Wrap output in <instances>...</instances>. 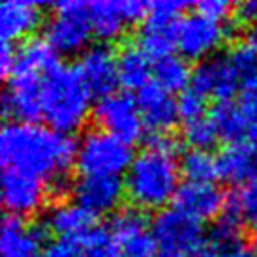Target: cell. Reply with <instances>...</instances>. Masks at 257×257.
I'll return each mask as SVG.
<instances>
[{
  "label": "cell",
  "mask_w": 257,
  "mask_h": 257,
  "mask_svg": "<svg viewBox=\"0 0 257 257\" xmlns=\"http://www.w3.org/2000/svg\"><path fill=\"white\" fill-rule=\"evenodd\" d=\"M250 143L251 147L257 150V132H253V134H250Z\"/></svg>",
  "instance_id": "obj_42"
},
{
  "label": "cell",
  "mask_w": 257,
  "mask_h": 257,
  "mask_svg": "<svg viewBox=\"0 0 257 257\" xmlns=\"http://www.w3.org/2000/svg\"><path fill=\"white\" fill-rule=\"evenodd\" d=\"M251 251L257 255V227H255V231L251 233Z\"/></svg>",
  "instance_id": "obj_41"
},
{
  "label": "cell",
  "mask_w": 257,
  "mask_h": 257,
  "mask_svg": "<svg viewBox=\"0 0 257 257\" xmlns=\"http://www.w3.org/2000/svg\"><path fill=\"white\" fill-rule=\"evenodd\" d=\"M180 171L190 182H212L218 177V158L210 150L190 149L180 160Z\"/></svg>",
  "instance_id": "obj_29"
},
{
  "label": "cell",
  "mask_w": 257,
  "mask_h": 257,
  "mask_svg": "<svg viewBox=\"0 0 257 257\" xmlns=\"http://www.w3.org/2000/svg\"><path fill=\"white\" fill-rule=\"evenodd\" d=\"M14 66H15V47L12 43L2 42V47H0V73H2V77L6 79L12 77Z\"/></svg>",
  "instance_id": "obj_36"
},
{
  "label": "cell",
  "mask_w": 257,
  "mask_h": 257,
  "mask_svg": "<svg viewBox=\"0 0 257 257\" xmlns=\"http://www.w3.org/2000/svg\"><path fill=\"white\" fill-rule=\"evenodd\" d=\"M57 51L47 40L30 38L15 47V66L12 75H43L57 66Z\"/></svg>",
  "instance_id": "obj_24"
},
{
  "label": "cell",
  "mask_w": 257,
  "mask_h": 257,
  "mask_svg": "<svg viewBox=\"0 0 257 257\" xmlns=\"http://www.w3.org/2000/svg\"><path fill=\"white\" fill-rule=\"evenodd\" d=\"M72 192L77 205L92 216H103L120 207L126 186L120 177H81Z\"/></svg>",
  "instance_id": "obj_17"
},
{
  "label": "cell",
  "mask_w": 257,
  "mask_h": 257,
  "mask_svg": "<svg viewBox=\"0 0 257 257\" xmlns=\"http://www.w3.org/2000/svg\"><path fill=\"white\" fill-rule=\"evenodd\" d=\"M233 197L244 220L257 227V182L246 184L238 193H233Z\"/></svg>",
  "instance_id": "obj_34"
},
{
  "label": "cell",
  "mask_w": 257,
  "mask_h": 257,
  "mask_svg": "<svg viewBox=\"0 0 257 257\" xmlns=\"http://www.w3.org/2000/svg\"><path fill=\"white\" fill-rule=\"evenodd\" d=\"M238 17L240 21L248 23V25H257V0H248V2H242L238 6Z\"/></svg>",
  "instance_id": "obj_37"
},
{
  "label": "cell",
  "mask_w": 257,
  "mask_h": 257,
  "mask_svg": "<svg viewBox=\"0 0 257 257\" xmlns=\"http://www.w3.org/2000/svg\"><path fill=\"white\" fill-rule=\"evenodd\" d=\"M244 218L240 214V210L236 207L235 197L227 195V203L223 212L218 216L214 227H212V246H216L218 250L227 255L233 250L240 248V238H242V229H244Z\"/></svg>",
  "instance_id": "obj_26"
},
{
  "label": "cell",
  "mask_w": 257,
  "mask_h": 257,
  "mask_svg": "<svg viewBox=\"0 0 257 257\" xmlns=\"http://www.w3.org/2000/svg\"><path fill=\"white\" fill-rule=\"evenodd\" d=\"M227 38L223 23H216L201 14L184 15L177 30V49L186 60H205L216 55Z\"/></svg>",
  "instance_id": "obj_9"
},
{
  "label": "cell",
  "mask_w": 257,
  "mask_h": 257,
  "mask_svg": "<svg viewBox=\"0 0 257 257\" xmlns=\"http://www.w3.org/2000/svg\"><path fill=\"white\" fill-rule=\"evenodd\" d=\"M75 68L92 96L103 98L114 92L118 83V55L107 43L90 45L85 53H81Z\"/></svg>",
  "instance_id": "obj_12"
},
{
  "label": "cell",
  "mask_w": 257,
  "mask_h": 257,
  "mask_svg": "<svg viewBox=\"0 0 257 257\" xmlns=\"http://www.w3.org/2000/svg\"><path fill=\"white\" fill-rule=\"evenodd\" d=\"M218 177L233 184L257 182V150L251 143L229 145L218 156Z\"/></svg>",
  "instance_id": "obj_22"
},
{
  "label": "cell",
  "mask_w": 257,
  "mask_h": 257,
  "mask_svg": "<svg viewBox=\"0 0 257 257\" xmlns=\"http://www.w3.org/2000/svg\"><path fill=\"white\" fill-rule=\"evenodd\" d=\"M45 235V225H29L23 218L6 216L0 233V253L2 257H38Z\"/></svg>",
  "instance_id": "obj_20"
},
{
  "label": "cell",
  "mask_w": 257,
  "mask_h": 257,
  "mask_svg": "<svg viewBox=\"0 0 257 257\" xmlns=\"http://www.w3.org/2000/svg\"><path fill=\"white\" fill-rule=\"evenodd\" d=\"M177 107H179L180 120L190 122L195 118L205 116V109H207V98L201 92H197L193 86L186 88L184 92L179 94L177 98Z\"/></svg>",
  "instance_id": "obj_31"
},
{
  "label": "cell",
  "mask_w": 257,
  "mask_h": 257,
  "mask_svg": "<svg viewBox=\"0 0 257 257\" xmlns=\"http://www.w3.org/2000/svg\"><path fill=\"white\" fill-rule=\"evenodd\" d=\"M195 12L216 23H223L225 19H229V15L233 12V4L225 0H203L195 6Z\"/></svg>",
  "instance_id": "obj_35"
},
{
  "label": "cell",
  "mask_w": 257,
  "mask_h": 257,
  "mask_svg": "<svg viewBox=\"0 0 257 257\" xmlns=\"http://www.w3.org/2000/svg\"><path fill=\"white\" fill-rule=\"evenodd\" d=\"M147 12L149 4L139 0H100L88 4L92 32L105 42L120 38L130 25L147 17Z\"/></svg>",
  "instance_id": "obj_10"
},
{
  "label": "cell",
  "mask_w": 257,
  "mask_h": 257,
  "mask_svg": "<svg viewBox=\"0 0 257 257\" xmlns=\"http://www.w3.org/2000/svg\"><path fill=\"white\" fill-rule=\"evenodd\" d=\"M109 231L122 257H154V251H158L149 221L139 208L116 212Z\"/></svg>",
  "instance_id": "obj_14"
},
{
  "label": "cell",
  "mask_w": 257,
  "mask_h": 257,
  "mask_svg": "<svg viewBox=\"0 0 257 257\" xmlns=\"http://www.w3.org/2000/svg\"><path fill=\"white\" fill-rule=\"evenodd\" d=\"M246 43L257 53V25H253V27L250 29V32H248V42Z\"/></svg>",
  "instance_id": "obj_40"
},
{
  "label": "cell",
  "mask_w": 257,
  "mask_h": 257,
  "mask_svg": "<svg viewBox=\"0 0 257 257\" xmlns=\"http://www.w3.org/2000/svg\"><path fill=\"white\" fill-rule=\"evenodd\" d=\"M210 120L218 132V137L229 145L244 143V139L250 134V126L244 118L242 111L231 101L216 103L210 111Z\"/></svg>",
  "instance_id": "obj_27"
},
{
  "label": "cell",
  "mask_w": 257,
  "mask_h": 257,
  "mask_svg": "<svg viewBox=\"0 0 257 257\" xmlns=\"http://www.w3.org/2000/svg\"><path fill=\"white\" fill-rule=\"evenodd\" d=\"M43 257H122L111 231L103 227L88 229L73 238H58L49 244Z\"/></svg>",
  "instance_id": "obj_18"
},
{
  "label": "cell",
  "mask_w": 257,
  "mask_h": 257,
  "mask_svg": "<svg viewBox=\"0 0 257 257\" xmlns=\"http://www.w3.org/2000/svg\"><path fill=\"white\" fill-rule=\"evenodd\" d=\"M77 143L66 134L38 122H8L0 134L4 171H17L42 180L51 195L68 192V171L75 164Z\"/></svg>",
  "instance_id": "obj_1"
},
{
  "label": "cell",
  "mask_w": 257,
  "mask_h": 257,
  "mask_svg": "<svg viewBox=\"0 0 257 257\" xmlns=\"http://www.w3.org/2000/svg\"><path fill=\"white\" fill-rule=\"evenodd\" d=\"M43 75H12L2 98V111L14 122H36L42 118Z\"/></svg>",
  "instance_id": "obj_15"
},
{
  "label": "cell",
  "mask_w": 257,
  "mask_h": 257,
  "mask_svg": "<svg viewBox=\"0 0 257 257\" xmlns=\"http://www.w3.org/2000/svg\"><path fill=\"white\" fill-rule=\"evenodd\" d=\"M94 120L100 130L130 145L136 143L145 130L139 103L128 90H114L100 98L94 107Z\"/></svg>",
  "instance_id": "obj_8"
},
{
  "label": "cell",
  "mask_w": 257,
  "mask_h": 257,
  "mask_svg": "<svg viewBox=\"0 0 257 257\" xmlns=\"http://www.w3.org/2000/svg\"><path fill=\"white\" fill-rule=\"evenodd\" d=\"M132 145L103 130H88L77 141L75 167L81 177H120L134 162Z\"/></svg>",
  "instance_id": "obj_4"
},
{
  "label": "cell",
  "mask_w": 257,
  "mask_h": 257,
  "mask_svg": "<svg viewBox=\"0 0 257 257\" xmlns=\"http://www.w3.org/2000/svg\"><path fill=\"white\" fill-rule=\"evenodd\" d=\"M190 257H225V255L216 246H212V244H203L199 250L195 251V253H192Z\"/></svg>",
  "instance_id": "obj_38"
},
{
  "label": "cell",
  "mask_w": 257,
  "mask_h": 257,
  "mask_svg": "<svg viewBox=\"0 0 257 257\" xmlns=\"http://www.w3.org/2000/svg\"><path fill=\"white\" fill-rule=\"evenodd\" d=\"M177 145L169 136H154L126 171V193L139 210L165 208L180 188Z\"/></svg>",
  "instance_id": "obj_2"
},
{
  "label": "cell",
  "mask_w": 257,
  "mask_h": 257,
  "mask_svg": "<svg viewBox=\"0 0 257 257\" xmlns=\"http://www.w3.org/2000/svg\"><path fill=\"white\" fill-rule=\"evenodd\" d=\"M175 207L179 212L192 218L195 221L218 220V216L223 212L227 195L221 192L214 182H190L186 180L179 188L175 195Z\"/></svg>",
  "instance_id": "obj_16"
},
{
  "label": "cell",
  "mask_w": 257,
  "mask_h": 257,
  "mask_svg": "<svg viewBox=\"0 0 257 257\" xmlns=\"http://www.w3.org/2000/svg\"><path fill=\"white\" fill-rule=\"evenodd\" d=\"M225 257H257V255L251 250H246V248H242V246H240V248L233 250L231 253H227Z\"/></svg>",
  "instance_id": "obj_39"
},
{
  "label": "cell",
  "mask_w": 257,
  "mask_h": 257,
  "mask_svg": "<svg viewBox=\"0 0 257 257\" xmlns=\"http://www.w3.org/2000/svg\"><path fill=\"white\" fill-rule=\"evenodd\" d=\"M92 94L85 86L77 68L53 66L42 77V118L45 126L70 136L90 114Z\"/></svg>",
  "instance_id": "obj_3"
},
{
  "label": "cell",
  "mask_w": 257,
  "mask_h": 257,
  "mask_svg": "<svg viewBox=\"0 0 257 257\" xmlns=\"http://www.w3.org/2000/svg\"><path fill=\"white\" fill-rule=\"evenodd\" d=\"M92 34L88 4L77 0L53 4V14L45 27V40L57 53L62 55H75L81 51L85 53Z\"/></svg>",
  "instance_id": "obj_5"
},
{
  "label": "cell",
  "mask_w": 257,
  "mask_h": 257,
  "mask_svg": "<svg viewBox=\"0 0 257 257\" xmlns=\"http://www.w3.org/2000/svg\"><path fill=\"white\" fill-rule=\"evenodd\" d=\"M150 231L160 257H190L207 244L199 221L184 216L177 208L160 210Z\"/></svg>",
  "instance_id": "obj_7"
},
{
  "label": "cell",
  "mask_w": 257,
  "mask_h": 257,
  "mask_svg": "<svg viewBox=\"0 0 257 257\" xmlns=\"http://www.w3.org/2000/svg\"><path fill=\"white\" fill-rule=\"evenodd\" d=\"M150 57L137 45H130L118 53V83L126 90H143L152 75Z\"/></svg>",
  "instance_id": "obj_25"
},
{
  "label": "cell",
  "mask_w": 257,
  "mask_h": 257,
  "mask_svg": "<svg viewBox=\"0 0 257 257\" xmlns=\"http://www.w3.org/2000/svg\"><path fill=\"white\" fill-rule=\"evenodd\" d=\"M242 79L231 62V57L214 55L201 60L192 73V86L205 98H214L218 103L229 101L236 94Z\"/></svg>",
  "instance_id": "obj_11"
},
{
  "label": "cell",
  "mask_w": 257,
  "mask_h": 257,
  "mask_svg": "<svg viewBox=\"0 0 257 257\" xmlns=\"http://www.w3.org/2000/svg\"><path fill=\"white\" fill-rule=\"evenodd\" d=\"M137 103L145 128L154 132V136H165L180 118L177 100H173L171 92L164 90L156 83H149L143 90H139Z\"/></svg>",
  "instance_id": "obj_19"
},
{
  "label": "cell",
  "mask_w": 257,
  "mask_h": 257,
  "mask_svg": "<svg viewBox=\"0 0 257 257\" xmlns=\"http://www.w3.org/2000/svg\"><path fill=\"white\" fill-rule=\"evenodd\" d=\"M229 57H231V62H233V66L236 68V72L242 79V83L248 79L257 77V53L248 43L236 45Z\"/></svg>",
  "instance_id": "obj_33"
},
{
  "label": "cell",
  "mask_w": 257,
  "mask_h": 257,
  "mask_svg": "<svg viewBox=\"0 0 257 257\" xmlns=\"http://www.w3.org/2000/svg\"><path fill=\"white\" fill-rule=\"evenodd\" d=\"M49 186L42 180L17 171H4L2 175V205L10 216L27 218L36 214L47 201Z\"/></svg>",
  "instance_id": "obj_13"
},
{
  "label": "cell",
  "mask_w": 257,
  "mask_h": 257,
  "mask_svg": "<svg viewBox=\"0 0 257 257\" xmlns=\"http://www.w3.org/2000/svg\"><path fill=\"white\" fill-rule=\"evenodd\" d=\"M186 2L179 0H158L149 4V12L137 34V47L143 49L150 58H164L173 55L177 47V30L180 15L184 14Z\"/></svg>",
  "instance_id": "obj_6"
},
{
  "label": "cell",
  "mask_w": 257,
  "mask_h": 257,
  "mask_svg": "<svg viewBox=\"0 0 257 257\" xmlns=\"http://www.w3.org/2000/svg\"><path fill=\"white\" fill-rule=\"evenodd\" d=\"M192 73L188 60L177 55L158 58L154 60V68H152L154 83L167 92H184L186 88H190L188 83H192Z\"/></svg>",
  "instance_id": "obj_28"
},
{
  "label": "cell",
  "mask_w": 257,
  "mask_h": 257,
  "mask_svg": "<svg viewBox=\"0 0 257 257\" xmlns=\"http://www.w3.org/2000/svg\"><path fill=\"white\" fill-rule=\"evenodd\" d=\"M238 109L250 126V134L257 132V77L248 79L242 83V90L238 96Z\"/></svg>",
  "instance_id": "obj_32"
},
{
  "label": "cell",
  "mask_w": 257,
  "mask_h": 257,
  "mask_svg": "<svg viewBox=\"0 0 257 257\" xmlns=\"http://www.w3.org/2000/svg\"><path fill=\"white\" fill-rule=\"evenodd\" d=\"M94 216L77 203H57L47 210L43 225L58 238H73L92 229Z\"/></svg>",
  "instance_id": "obj_23"
},
{
  "label": "cell",
  "mask_w": 257,
  "mask_h": 257,
  "mask_svg": "<svg viewBox=\"0 0 257 257\" xmlns=\"http://www.w3.org/2000/svg\"><path fill=\"white\" fill-rule=\"evenodd\" d=\"M182 137L195 150H210V147H214V143L220 139L210 116H201L195 120L184 122Z\"/></svg>",
  "instance_id": "obj_30"
},
{
  "label": "cell",
  "mask_w": 257,
  "mask_h": 257,
  "mask_svg": "<svg viewBox=\"0 0 257 257\" xmlns=\"http://www.w3.org/2000/svg\"><path fill=\"white\" fill-rule=\"evenodd\" d=\"M42 21V8L36 2L12 0L0 8V36L4 43H14L27 38Z\"/></svg>",
  "instance_id": "obj_21"
}]
</instances>
